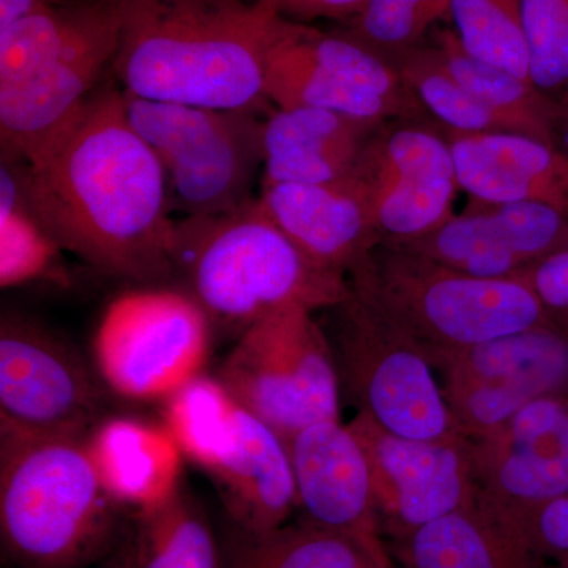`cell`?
I'll return each mask as SVG.
<instances>
[{"mask_svg":"<svg viewBox=\"0 0 568 568\" xmlns=\"http://www.w3.org/2000/svg\"><path fill=\"white\" fill-rule=\"evenodd\" d=\"M235 529L265 534L286 525L297 508L286 443L242 407L237 443L207 474Z\"/></svg>","mask_w":568,"mask_h":568,"instance_id":"cell-19","label":"cell"},{"mask_svg":"<svg viewBox=\"0 0 568 568\" xmlns=\"http://www.w3.org/2000/svg\"><path fill=\"white\" fill-rule=\"evenodd\" d=\"M448 9L450 0H366L346 33L392 62L424 44Z\"/></svg>","mask_w":568,"mask_h":568,"instance_id":"cell-32","label":"cell"},{"mask_svg":"<svg viewBox=\"0 0 568 568\" xmlns=\"http://www.w3.org/2000/svg\"><path fill=\"white\" fill-rule=\"evenodd\" d=\"M473 443L477 496L528 537L538 508L568 495V403L562 396L534 399Z\"/></svg>","mask_w":568,"mask_h":568,"instance_id":"cell-14","label":"cell"},{"mask_svg":"<svg viewBox=\"0 0 568 568\" xmlns=\"http://www.w3.org/2000/svg\"><path fill=\"white\" fill-rule=\"evenodd\" d=\"M305 521L387 551L372 467L361 439L339 420L317 422L284 440Z\"/></svg>","mask_w":568,"mask_h":568,"instance_id":"cell-16","label":"cell"},{"mask_svg":"<svg viewBox=\"0 0 568 568\" xmlns=\"http://www.w3.org/2000/svg\"><path fill=\"white\" fill-rule=\"evenodd\" d=\"M457 224L470 265L491 275L530 268L568 248L567 213L538 201L473 203Z\"/></svg>","mask_w":568,"mask_h":568,"instance_id":"cell-23","label":"cell"},{"mask_svg":"<svg viewBox=\"0 0 568 568\" xmlns=\"http://www.w3.org/2000/svg\"><path fill=\"white\" fill-rule=\"evenodd\" d=\"M446 133L459 190L476 204L538 201L566 212L568 156L547 142L511 132Z\"/></svg>","mask_w":568,"mask_h":568,"instance_id":"cell-18","label":"cell"},{"mask_svg":"<svg viewBox=\"0 0 568 568\" xmlns=\"http://www.w3.org/2000/svg\"><path fill=\"white\" fill-rule=\"evenodd\" d=\"M175 274L213 325L246 331L283 306L335 308L347 276L313 263L267 215L260 197L222 215L175 226Z\"/></svg>","mask_w":568,"mask_h":568,"instance_id":"cell-3","label":"cell"},{"mask_svg":"<svg viewBox=\"0 0 568 568\" xmlns=\"http://www.w3.org/2000/svg\"><path fill=\"white\" fill-rule=\"evenodd\" d=\"M284 20L305 22L336 20L349 22L366 0H261Z\"/></svg>","mask_w":568,"mask_h":568,"instance_id":"cell-36","label":"cell"},{"mask_svg":"<svg viewBox=\"0 0 568 568\" xmlns=\"http://www.w3.org/2000/svg\"><path fill=\"white\" fill-rule=\"evenodd\" d=\"M447 20L473 58L530 81L521 0H450Z\"/></svg>","mask_w":568,"mask_h":568,"instance_id":"cell-31","label":"cell"},{"mask_svg":"<svg viewBox=\"0 0 568 568\" xmlns=\"http://www.w3.org/2000/svg\"><path fill=\"white\" fill-rule=\"evenodd\" d=\"M351 291L429 358L551 325L526 276L476 278L379 242L349 272Z\"/></svg>","mask_w":568,"mask_h":568,"instance_id":"cell-5","label":"cell"},{"mask_svg":"<svg viewBox=\"0 0 568 568\" xmlns=\"http://www.w3.org/2000/svg\"><path fill=\"white\" fill-rule=\"evenodd\" d=\"M104 568H134L130 545L129 547L122 548L121 551L115 552Z\"/></svg>","mask_w":568,"mask_h":568,"instance_id":"cell-39","label":"cell"},{"mask_svg":"<svg viewBox=\"0 0 568 568\" xmlns=\"http://www.w3.org/2000/svg\"><path fill=\"white\" fill-rule=\"evenodd\" d=\"M103 386L58 334L21 313H2L0 429L85 437L103 420Z\"/></svg>","mask_w":568,"mask_h":568,"instance_id":"cell-11","label":"cell"},{"mask_svg":"<svg viewBox=\"0 0 568 568\" xmlns=\"http://www.w3.org/2000/svg\"><path fill=\"white\" fill-rule=\"evenodd\" d=\"M85 446L115 506L144 510L182 487V450L163 424L103 418L85 437Z\"/></svg>","mask_w":568,"mask_h":568,"instance_id":"cell-21","label":"cell"},{"mask_svg":"<svg viewBox=\"0 0 568 568\" xmlns=\"http://www.w3.org/2000/svg\"><path fill=\"white\" fill-rule=\"evenodd\" d=\"M242 407L219 377L200 375L163 399V425L183 458L211 473L235 446Z\"/></svg>","mask_w":568,"mask_h":568,"instance_id":"cell-28","label":"cell"},{"mask_svg":"<svg viewBox=\"0 0 568 568\" xmlns=\"http://www.w3.org/2000/svg\"><path fill=\"white\" fill-rule=\"evenodd\" d=\"M224 568H395L387 551L361 538L302 521L265 534L235 529Z\"/></svg>","mask_w":568,"mask_h":568,"instance_id":"cell-25","label":"cell"},{"mask_svg":"<svg viewBox=\"0 0 568 568\" xmlns=\"http://www.w3.org/2000/svg\"><path fill=\"white\" fill-rule=\"evenodd\" d=\"M530 82L560 104L568 100V0H521Z\"/></svg>","mask_w":568,"mask_h":568,"instance_id":"cell-33","label":"cell"},{"mask_svg":"<svg viewBox=\"0 0 568 568\" xmlns=\"http://www.w3.org/2000/svg\"><path fill=\"white\" fill-rule=\"evenodd\" d=\"M364 186L377 241H416L452 216L459 190L446 133L417 119L377 126L355 164Z\"/></svg>","mask_w":568,"mask_h":568,"instance_id":"cell-12","label":"cell"},{"mask_svg":"<svg viewBox=\"0 0 568 568\" xmlns=\"http://www.w3.org/2000/svg\"><path fill=\"white\" fill-rule=\"evenodd\" d=\"M265 97L276 108H316L383 125L424 114L394 63L349 33L336 36L280 17Z\"/></svg>","mask_w":568,"mask_h":568,"instance_id":"cell-10","label":"cell"},{"mask_svg":"<svg viewBox=\"0 0 568 568\" xmlns=\"http://www.w3.org/2000/svg\"><path fill=\"white\" fill-rule=\"evenodd\" d=\"M555 145L558 151L568 156V100L558 104L555 121Z\"/></svg>","mask_w":568,"mask_h":568,"instance_id":"cell-38","label":"cell"},{"mask_svg":"<svg viewBox=\"0 0 568 568\" xmlns=\"http://www.w3.org/2000/svg\"><path fill=\"white\" fill-rule=\"evenodd\" d=\"M334 347L339 381L358 414L395 436L416 440L466 437L437 383L424 347L351 291ZM469 439V437H467Z\"/></svg>","mask_w":568,"mask_h":568,"instance_id":"cell-9","label":"cell"},{"mask_svg":"<svg viewBox=\"0 0 568 568\" xmlns=\"http://www.w3.org/2000/svg\"><path fill=\"white\" fill-rule=\"evenodd\" d=\"M432 43L439 51L448 71L488 110L495 112L507 132L526 134L556 148L558 104L538 91L532 82L473 58L459 44L452 29L433 31Z\"/></svg>","mask_w":568,"mask_h":568,"instance_id":"cell-27","label":"cell"},{"mask_svg":"<svg viewBox=\"0 0 568 568\" xmlns=\"http://www.w3.org/2000/svg\"><path fill=\"white\" fill-rule=\"evenodd\" d=\"M260 201L308 260L336 274L349 275L379 244L364 186L354 173L327 183L263 185Z\"/></svg>","mask_w":568,"mask_h":568,"instance_id":"cell-17","label":"cell"},{"mask_svg":"<svg viewBox=\"0 0 568 568\" xmlns=\"http://www.w3.org/2000/svg\"><path fill=\"white\" fill-rule=\"evenodd\" d=\"M566 213L568 215V200H567V204H566Z\"/></svg>","mask_w":568,"mask_h":568,"instance_id":"cell-41","label":"cell"},{"mask_svg":"<svg viewBox=\"0 0 568 568\" xmlns=\"http://www.w3.org/2000/svg\"><path fill=\"white\" fill-rule=\"evenodd\" d=\"M552 327L568 335V248L549 254L525 274Z\"/></svg>","mask_w":568,"mask_h":568,"instance_id":"cell-34","label":"cell"},{"mask_svg":"<svg viewBox=\"0 0 568 568\" xmlns=\"http://www.w3.org/2000/svg\"><path fill=\"white\" fill-rule=\"evenodd\" d=\"M548 568H562V567H556V566H551V564H548Z\"/></svg>","mask_w":568,"mask_h":568,"instance_id":"cell-40","label":"cell"},{"mask_svg":"<svg viewBox=\"0 0 568 568\" xmlns=\"http://www.w3.org/2000/svg\"><path fill=\"white\" fill-rule=\"evenodd\" d=\"M532 547L548 564L568 568V495L538 508L526 529Z\"/></svg>","mask_w":568,"mask_h":568,"instance_id":"cell-35","label":"cell"},{"mask_svg":"<svg viewBox=\"0 0 568 568\" xmlns=\"http://www.w3.org/2000/svg\"><path fill=\"white\" fill-rule=\"evenodd\" d=\"M398 541L405 568H548L529 538L477 495Z\"/></svg>","mask_w":568,"mask_h":568,"instance_id":"cell-22","label":"cell"},{"mask_svg":"<svg viewBox=\"0 0 568 568\" xmlns=\"http://www.w3.org/2000/svg\"><path fill=\"white\" fill-rule=\"evenodd\" d=\"M216 377L284 440L317 422L339 420L334 347L306 306H283L250 325Z\"/></svg>","mask_w":568,"mask_h":568,"instance_id":"cell-7","label":"cell"},{"mask_svg":"<svg viewBox=\"0 0 568 568\" xmlns=\"http://www.w3.org/2000/svg\"><path fill=\"white\" fill-rule=\"evenodd\" d=\"M377 126L316 108H278L264 121L263 185L347 178Z\"/></svg>","mask_w":568,"mask_h":568,"instance_id":"cell-20","label":"cell"},{"mask_svg":"<svg viewBox=\"0 0 568 568\" xmlns=\"http://www.w3.org/2000/svg\"><path fill=\"white\" fill-rule=\"evenodd\" d=\"M368 457L377 517L396 540L462 510L477 495L474 443L395 436L357 414L349 424Z\"/></svg>","mask_w":568,"mask_h":568,"instance_id":"cell-13","label":"cell"},{"mask_svg":"<svg viewBox=\"0 0 568 568\" xmlns=\"http://www.w3.org/2000/svg\"><path fill=\"white\" fill-rule=\"evenodd\" d=\"M278 21L261 0H123L111 71L140 99L260 112Z\"/></svg>","mask_w":568,"mask_h":568,"instance_id":"cell-2","label":"cell"},{"mask_svg":"<svg viewBox=\"0 0 568 568\" xmlns=\"http://www.w3.org/2000/svg\"><path fill=\"white\" fill-rule=\"evenodd\" d=\"M24 183L55 241L95 271L138 283L175 275L166 175L112 82L24 162Z\"/></svg>","mask_w":568,"mask_h":568,"instance_id":"cell-1","label":"cell"},{"mask_svg":"<svg viewBox=\"0 0 568 568\" xmlns=\"http://www.w3.org/2000/svg\"><path fill=\"white\" fill-rule=\"evenodd\" d=\"M122 2L31 73L0 85V156L31 162L91 99L118 51Z\"/></svg>","mask_w":568,"mask_h":568,"instance_id":"cell-15","label":"cell"},{"mask_svg":"<svg viewBox=\"0 0 568 568\" xmlns=\"http://www.w3.org/2000/svg\"><path fill=\"white\" fill-rule=\"evenodd\" d=\"M130 551L134 568H222L211 526L183 485L162 503L136 511Z\"/></svg>","mask_w":568,"mask_h":568,"instance_id":"cell-29","label":"cell"},{"mask_svg":"<svg viewBox=\"0 0 568 568\" xmlns=\"http://www.w3.org/2000/svg\"><path fill=\"white\" fill-rule=\"evenodd\" d=\"M62 245L40 219L24 183V162L0 156V286L70 287Z\"/></svg>","mask_w":568,"mask_h":568,"instance_id":"cell-26","label":"cell"},{"mask_svg":"<svg viewBox=\"0 0 568 568\" xmlns=\"http://www.w3.org/2000/svg\"><path fill=\"white\" fill-rule=\"evenodd\" d=\"M85 437L0 429V537L17 566L82 568L111 544L115 504Z\"/></svg>","mask_w":568,"mask_h":568,"instance_id":"cell-4","label":"cell"},{"mask_svg":"<svg viewBox=\"0 0 568 568\" xmlns=\"http://www.w3.org/2000/svg\"><path fill=\"white\" fill-rule=\"evenodd\" d=\"M69 2L71 0H0V28H6L11 22L29 17L36 11L52 9Z\"/></svg>","mask_w":568,"mask_h":568,"instance_id":"cell-37","label":"cell"},{"mask_svg":"<svg viewBox=\"0 0 568 568\" xmlns=\"http://www.w3.org/2000/svg\"><path fill=\"white\" fill-rule=\"evenodd\" d=\"M444 379L507 384L532 398L560 396L568 387V335L552 325L500 336L429 358Z\"/></svg>","mask_w":568,"mask_h":568,"instance_id":"cell-24","label":"cell"},{"mask_svg":"<svg viewBox=\"0 0 568 568\" xmlns=\"http://www.w3.org/2000/svg\"><path fill=\"white\" fill-rule=\"evenodd\" d=\"M122 97L126 118L162 164L175 211L185 219L222 215L253 200L264 164L257 112Z\"/></svg>","mask_w":568,"mask_h":568,"instance_id":"cell-6","label":"cell"},{"mask_svg":"<svg viewBox=\"0 0 568 568\" xmlns=\"http://www.w3.org/2000/svg\"><path fill=\"white\" fill-rule=\"evenodd\" d=\"M212 332L211 317L185 287H132L100 316L92 342L95 373L123 398H168L203 375Z\"/></svg>","mask_w":568,"mask_h":568,"instance_id":"cell-8","label":"cell"},{"mask_svg":"<svg viewBox=\"0 0 568 568\" xmlns=\"http://www.w3.org/2000/svg\"><path fill=\"white\" fill-rule=\"evenodd\" d=\"M425 114L452 133L507 132L488 110L448 71L435 44H420L392 61Z\"/></svg>","mask_w":568,"mask_h":568,"instance_id":"cell-30","label":"cell"}]
</instances>
